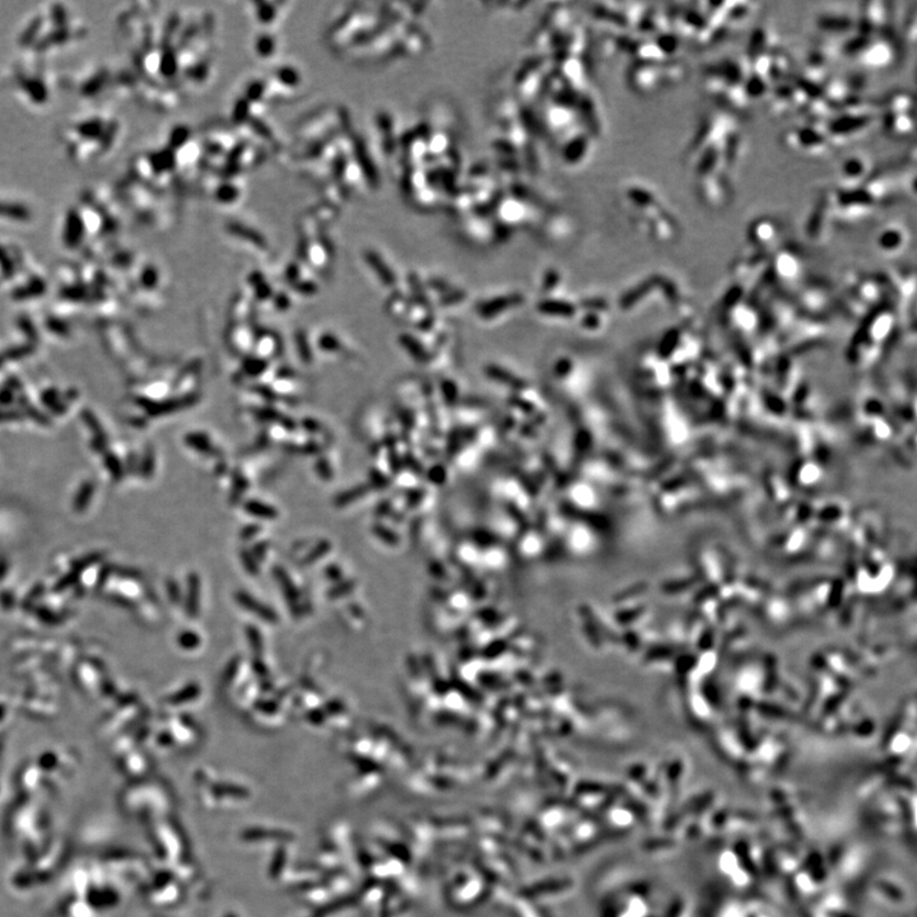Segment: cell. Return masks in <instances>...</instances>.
<instances>
[{"label":"cell","mask_w":917,"mask_h":917,"mask_svg":"<svg viewBox=\"0 0 917 917\" xmlns=\"http://www.w3.org/2000/svg\"><path fill=\"white\" fill-rule=\"evenodd\" d=\"M34 218V211L22 200L0 196V221L29 224Z\"/></svg>","instance_id":"cell-8"},{"label":"cell","mask_w":917,"mask_h":917,"mask_svg":"<svg viewBox=\"0 0 917 917\" xmlns=\"http://www.w3.org/2000/svg\"><path fill=\"white\" fill-rule=\"evenodd\" d=\"M3 83L19 104L42 110L53 101L55 89L61 87V78L50 71L46 60L24 54L6 66Z\"/></svg>","instance_id":"cell-3"},{"label":"cell","mask_w":917,"mask_h":917,"mask_svg":"<svg viewBox=\"0 0 917 917\" xmlns=\"http://www.w3.org/2000/svg\"><path fill=\"white\" fill-rule=\"evenodd\" d=\"M571 367H572V364L568 359H561L557 366H556V372H557L558 376H566L570 372Z\"/></svg>","instance_id":"cell-28"},{"label":"cell","mask_w":917,"mask_h":917,"mask_svg":"<svg viewBox=\"0 0 917 917\" xmlns=\"http://www.w3.org/2000/svg\"><path fill=\"white\" fill-rule=\"evenodd\" d=\"M198 591H199V580L194 575L190 580V614L194 617L198 613V599H199Z\"/></svg>","instance_id":"cell-18"},{"label":"cell","mask_w":917,"mask_h":917,"mask_svg":"<svg viewBox=\"0 0 917 917\" xmlns=\"http://www.w3.org/2000/svg\"><path fill=\"white\" fill-rule=\"evenodd\" d=\"M748 71L744 56L721 60L706 71L705 87L733 111H747L751 97L747 89Z\"/></svg>","instance_id":"cell-4"},{"label":"cell","mask_w":917,"mask_h":917,"mask_svg":"<svg viewBox=\"0 0 917 917\" xmlns=\"http://www.w3.org/2000/svg\"><path fill=\"white\" fill-rule=\"evenodd\" d=\"M123 125L110 111H89L61 124L56 139L65 156L76 166H92L110 156L118 146Z\"/></svg>","instance_id":"cell-2"},{"label":"cell","mask_w":917,"mask_h":917,"mask_svg":"<svg viewBox=\"0 0 917 917\" xmlns=\"http://www.w3.org/2000/svg\"><path fill=\"white\" fill-rule=\"evenodd\" d=\"M913 100L905 91H896L884 101L883 125L894 136H906L913 130Z\"/></svg>","instance_id":"cell-6"},{"label":"cell","mask_w":917,"mask_h":917,"mask_svg":"<svg viewBox=\"0 0 917 917\" xmlns=\"http://www.w3.org/2000/svg\"><path fill=\"white\" fill-rule=\"evenodd\" d=\"M871 175V161L863 156H855L845 161L838 175V189H853L860 186Z\"/></svg>","instance_id":"cell-7"},{"label":"cell","mask_w":917,"mask_h":917,"mask_svg":"<svg viewBox=\"0 0 917 917\" xmlns=\"http://www.w3.org/2000/svg\"><path fill=\"white\" fill-rule=\"evenodd\" d=\"M236 598H237L239 603H240L244 608H246L249 611H251L253 613H255V614H258L260 618H263L265 621H269L271 623H276V613L271 611V609H269L268 606H261V604H259L256 600H254L250 595L245 594V593H239V594L236 595Z\"/></svg>","instance_id":"cell-15"},{"label":"cell","mask_w":917,"mask_h":917,"mask_svg":"<svg viewBox=\"0 0 917 917\" xmlns=\"http://www.w3.org/2000/svg\"><path fill=\"white\" fill-rule=\"evenodd\" d=\"M328 548H329V544H328V543H321L320 549H316V552H314L312 554H310V556L307 557V561H305V563H311V562H314V561H315V557H320V556H323L324 553L328 552Z\"/></svg>","instance_id":"cell-30"},{"label":"cell","mask_w":917,"mask_h":917,"mask_svg":"<svg viewBox=\"0 0 917 917\" xmlns=\"http://www.w3.org/2000/svg\"><path fill=\"white\" fill-rule=\"evenodd\" d=\"M626 194L636 212L642 213L638 214V221L656 240L669 241L679 235L681 227L674 213L653 191L643 186H631Z\"/></svg>","instance_id":"cell-5"},{"label":"cell","mask_w":917,"mask_h":917,"mask_svg":"<svg viewBox=\"0 0 917 917\" xmlns=\"http://www.w3.org/2000/svg\"><path fill=\"white\" fill-rule=\"evenodd\" d=\"M558 273L556 271H548L547 274L544 276V281H543V292H544V294L551 292V291L556 289V286L558 284Z\"/></svg>","instance_id":"cell-21"},{"label":"cell","mask_w":917,"mask_h":917,"mask_svg":"<svg viewBox=\"0 0 917 917\" xmlns=\"http://www.w3.org/2000/svg\"><path fill=\"white\" fill-rule=\"evenodd\" d=\"M429 284H431V287L436 289L437 292H441V294H449V292H451V286H450L449 283L445 282V281H442V279H431Z\"/></svg>","instance_id":"cell-27"},{"label":"cell","mask_w":917,"mask_h":917,"mask_svg":"<svg viewBox=\"0 0 917 917\" xmlns=\"http://www.w3.org/2000/svg\"><path fill=\"white\" fill-rule=\"evenodd\" d=\"M523 302V297L521 294H510V296H503V297H497L493 300L486 301L481 305L476 306V311L484 319L494 318L501 312L506 311L511 307L521 305Z\"/></svg>","instance_id":"cell-9"},{"label":"cell","mask_w":917,"mask_h":917,"mask_svg":"<svg viewBox=\"0 0 917 917\" xmlns=\"http://www.w3.org/2000/svg\"><path fill=\"white\" fill-rule=\"evenodd\" d=\"M747 235L753 242H770L778 235L775 221L770 218H757L748 227Z\"/></svg>","instance_id":"cell-11"},{"label":"cell","mask_w":917,"mask_h":917,"mask_svg":"<svg viewBox=\"0 0 917 917\" xmlns=\"http://www.w3.org/2000/svg\"><path fill=\"white\" fill-rule=\"evenodd\" d=\"M442 395L447 404L454 406L458 401V389L453 381H444L441 385Z\"/></svg>","instance_id":"cell-19"},{"label":"cell","mask_w":917,"mask_h":917,"mask_svg":"<svg viewBox=\"0 0 917 917\" xmlns=\"http://www.w3.org/2000/svg\"><path fill=\"white\" fill-rule=\"evenodd\" d=\"M908 231L901 224L893 222L884 226L876 237L878 245L882 247L883 250H898L900 247L903 246L906 240H907Z\"/></svg>","instance_id":"cell-10"},{"label":"cell","mask_w":917,"mask_h":917,"mask_svg":"<svg viewBox=\"0 0 917 917\" xmlns=\"http://www.w3.org/2000/svg\"><path fill=\"white\" fill-rule=\"evenodd\" d=\"M498 213L502 222L518 224L525 218L526 209L523 206V203H520L518 200H507L501 203V206H498Z\"/></svg>","instance_id":"cell-14"},{"label":"cell","mask_w":917,"mask_h":917,"mask_svg":"<svg viewBox=\"0 0 917 917\" xmlns=\"http://www.w3.org/2000/svg\"><path fill=\"white\" fill-rule=\"evenodd\" d=\"M249 511L251 512V513H254V515H258V516H263V518H264V516L265 518H273V516L276 515V513H274V511H273L271 508H269V507H266V506L260 505V503H256V502H255V503H250V505H249Z\"/></svg>","instance_id":"cell-23"},{"label":"cell","mask_w":917,"mask_h":917,"mask_svg":"<svg viewBox=\"0 0 917 917\" xmlns=\"http://www.w3.org/2000/svg\"><path fill=\"white\" fill-rule=\"evenodd\" d=\"M401 343H403V346L406 348V351H409V353L412 354L414 359H418V361H421V362H427V361H429V352L424 349V346H422L419 341H416V339L412 338V336H403V338H401Z\"/></svg>","instance_id":"cell-16"},{"label":"cell","mask_w":917,"mask_h":917,"mask_svg":"<svg viewBox=\"0 0 917 917\" xmlns=\"http://www.w3.org/2000/svg\"><path fill=\"white\" fill-rule=\"evenodd\" d=\"M588 148L586 138L585 136H577L576 139L571 141L568 147L566 149V157L570 161H576L585 154V151Z\"/></svg>","instance_id":"cell-17"},{"label":"cell","mask_w":917,"mask_h":917,"mask_svg":"<svg viewBox=\"0 0 917 917\" xmlns=\"http://www.w3.org/2000/svg\"><path fill=\"white\" fill-rule=\"evenodd\" d=\"M582 326L586 329H598L600 325V319L594 312H588L581 320Z\"/></svg>","instance_id":"cell-25"},{"label":"cell","mask_w":917,"mask_h":917,"mask_svg":"<svg viewBox=\"0 0 917 917\" xmlns=\"http://www.w3.org/2000/svg\"><path fill=\"white\" fill-rule=\"evenodd\" d=\"M536 309H538V311H541L544 315L558 316V318H572L576 314V306L572 305L570 302H566V301H541L536 306Z\"/></svg>","instance_id":"cell-13"},{"label":"cell","mask_w":917,"mask_h":917,"mask_svg":"<svg viewBox=\"0 0 917 917\" xmlns=\"http://www.w3.org/2000/svg\"><path fill=\"white\" fill-rule=\"evenodd\" d=\"M511 404L513 406H516L521 412L526 413V414H533L535 411L534 406L530 401H526V400L521 399V398H516V396H513V399H511Z\"/></svg>","instance_id":"cell-26"},{"label":"cell","mask_w":917,"mask_h":917,"mask_svg":"<svg viewBox=\"0 0 917 917\" xmlns=\"http://www.w3.org/2000/svg\"><path fill=\"white\" fill-rule=\"evenodd\" d=\"M89 36V27L65 3H49L31 13L17 35L24 55L46 60L54 54L76 46Z\"/></svg>","instance_id":"cell-1"},{"label":"cell","mask_w":917,"mask_h":917,"mask_svg":"<svg viewBox=\"0 0 917 917\" xmlns=\"http://www.w3.org/2000/svg\"><path fill=\"white\" fill-rule=\"evenodd\" d=\"M582 309L590 312L606 311L608 310V302L603 299H585L580 302Z\"/></svg>","instance_id":"cell-20"},{"label":"cell","mask_w":917,"mask_h":917,"mask_svg":"<svg viewBox=\"0 0 917 917\" xmlns=\"http://www.w3.org/2000/svg\"><path fill=\"white\" fill-rule=\"evenodd\" d=\"M464 300L465 292H463V291H451V292L447 294V296L442 297L441 300H440V305H454V304H459V302Z\"/></svg>","instance_id":"cell-22"},{"label":"cell","mask_w":917,"mask_h":917,"mask_svg":"<svg viewBox=\"0 0 917 917\" xmlns=\"http://www.w3.org/2000/svg\"><path fill=\"white\" fill-rule=\"evenodd\" d=\"M249 637H250V641H251V645H253L254 648H255L256 651H259L260 647H261V642H260L261 640H260V635L258 633V629H249Z\"/></svg>","instance_id":"cell-29"},{"label":"cell","mask_w":917,"mask_h":917,"mask_svg":"<svg viewBox=\"0 0 917 917\" xmlns=\"http://www.w3.org/2000/svg\"><path fill=\"white\" fill-rule=\"evenodd\" d=\"M446 471L441 465H436L429 471V479L436 484H442L446 481Z\"/></svg>","instance_id":"cell-24"},{"label":"cell","mask_w":917,"mask_h":917,"mask_svg":"<svg viewBox=\"0 0 917 917\" xmlns=\"http://www.w3.org/2000/svg\"><path fill=\"white\" fill-rule=\"evenodd\" d=\"M486 374L489 379L494 381L501 382L507 386H511L515 390H525L528 388V384L523 379L513 375L510 371L502 369L500 366L488 365L486 366Z\"/></svg>","instance_id":"cell-12"}]
</instances>
